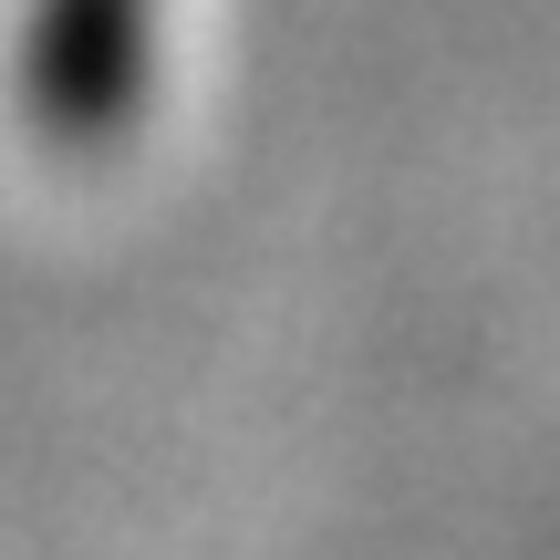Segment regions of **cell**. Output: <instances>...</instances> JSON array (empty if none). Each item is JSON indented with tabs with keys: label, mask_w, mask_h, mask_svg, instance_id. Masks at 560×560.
Wrapping results in <instances>:
<instances>
[{
	"label": "cell",
	"mask_w": 560,
	"mask_h": 560,
	"mask_svg": "<svg viewBox=\"0 0 560 560\" xmlns=\"http://www.w3.org/2000/svg\"><path fill=\"white\" fill-rule=\"evenodd\" d=\"M145 32H156V0H42L32 52H21V94L42 136L73 156L115 145L145 94Z\"/></svg>",
	"instance_id": "cell-1"
}]
</instances>
